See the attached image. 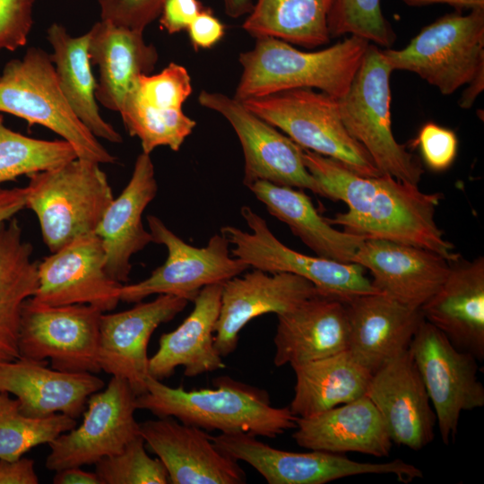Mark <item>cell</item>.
Listing matches in <instances>:
<instances>
[{
	"label": "cell",
	"mask_w": 484,
	"mask_h": 484,
	"mask_svg": "<svg viewBox=\"0 0 484 484\" xmlns=\"http://www.w3.org/2000/svg\"><path fill=\"white\" fill-rule=\"evenodd\" d=\"M303 160L317 181L322 196L341 201L345 212L325 218L329 224L365 238H382L459 259L454 246L444 238L435 220L441 193H424L418 186L391 175L361 176L341 162L303 149Z\"/></svg>",
	"instance_id": "obj_1"
},
{
	"label": "cell",
	"mask_w": 484,
	"mask_h": 484,
	"mask_svg": "<svg viewBox=\"0 0 484 484\" xmlns=\"http://www.w3.org/2000/svg\"><path fill=\"white\" fill-rule=\"evenodd\" d=\"M212 384L213 389L186 391L149 376L146 392L136 396V409L220 433L245 432L274 438L296 428L298 417L289 407L272 406L264 390L229 376L217 377Z\"/></svg>",
	"instance_id": "obj_2"
},
{
	"label": "cell",
	"mask_w": 484,
	"mask_h": 484,
	"mask_svg": "<svg viewBox=\"0 0 484 484\" xmlns=\"http://www.w3.org/2000/svg\"><path fill=\"white\" fill-rule=\"evenodd\" d=\"M255 39L251 49L239 55L242 73L234 94L239 101L297 88L316 89L339 99L349 90L370 44L349 36L307 52L275 38Z\"/></svg>",
	"instance_id": "obj_3"
},
{
	"label": "cell",
	"mask_w": 484,
	"mask_h": 484,
	"mask_svg": "<svg viewBox=\"0 0 484 484\" xmlns=\"http://www.w3.org/2000/svg\"><path fill=\"white\" fill-rule=\"evenodd\" d=\"M28 177L26 208L37 216L51 253L95 233L114 199L107 175L88 160L76 158Z\"/></svg>",
	"instance_id": "obj_4"
},
{
	"label": "cell",
	"mask_w": 484,
	"mask_h": 484,
	"mask_svg": "<svg viewBox=\"0 0 484 484\" xmlns=\"http://www.w3.org/2000/svg\"><path fill=\"white\" fill-rule=\"evenodd\" d=\"M0 112L39 125L70 143L77 157L99 164L117 158L80 121L65 98L50 55L31 47L10 60L0 75Z\"/></svg>",
	"instance_id": "obj_5"
},
{
	"label": "cell",
	"mask_w": 484,
	"mask_h": 484,
	"mask_svg": "<svg viewBox=\"0 0 484 484\" xmlns=\"http://www.w3.org/2000/svg\"><path fill=\"white\" fill-rule=\"evenodd\" d=\"M382 48L370 43L347 92L338 99L342 122L382 174L418 186L424 173L418 157L392 131L390 77Z\"/></svg>",
	"instance_id": "obj_6"
},
{
	"label": "cell",
	"mask_w": 484,
	"mask_h": 484,
	"mask_svg": "<svg viewBox=\"0 0 484 484\" xmlns=\"http://www.w3.org/2000/svg\"><path fill=\"white\" fill-rule=\"evenodd\" d=\"M382 52L393 71L414 73L450 95L484 73V9L446 13L403 48Z\"/></svg>",
	"instance_id": "obj_7"
},
{
	"label": "cell",
	"mask_w": 484,
	"mask_h": 484,
	"mask_svg": "<svg viewBox=\"0 0 484 484\" xmlns=\"http://www.w3.org/2000/svg\"><path fill=\"white\" fill-rule=\"evenodd\" d=\"M241 102L301 148L336 160L361 176L382 175L346 129L336 98L315 89L297 88Z\"/></svg>",
	"instance_id": "obj_8"
},
{
	"label": "cell",
	"mask_w": 484,
	"mask_h": 484,
	"mask_svg": "<svg viewBox=\"0 0 484 484\" xmlns=\"http://www.w3.org/2000/svg\"><path fill=\"white\" fill-rule=\"evenodd\" d=\"M240 213L251 232L228 225L220 233L233 246L232 255L251 268L298 275L311 281L321 295L344 303L360 295L379 293L361 265L297 252L281 242L251 207L242 206Z\"/></svg>",
	"instance_id": "obj_9"
},
{
	"label": "cell",
	"mask_w": 484,
	"mask_h": 484,
	"mask_svg": "<svg viewBox=\"0 0 484 484\" xmlns=\"http://www.w3.org/2000/svg\"><path fill=\"white\" fill-rule=\"evenodd\" d=\"M147 222L153 243L166 247L167 259L146 279L123 284L120 301L138 303L160 294L193 301L205 286L223 284L251 268L232 255L230 244L221 233L212 235L205 246L196 247L180 238L157 216L148 215Z\"/></svg>",
	"instance_id": "obj_10"
},
{
	"label": "cell",
	"mask_w": 484,
	"mask_h": 484,
	"mask_svg": "<svg viewBox=\"0 0 484 484\" xmlns=\"http://www.w3.org/2000/svg\"><path fill=\"white\" fill-rule=\"evenodd\" d=\"M226 455L255 469L269 484H324L362 474H393L407 483L420 471L402 459L386 462H360L342 454L310 450L307 453L276 449L245 432L220 433L212 437Z\"/></svg>",
	"instance_id": "obj_11"
},
{
	"label": "cell",
	"mask_w": 484,
	"mask_h": 484,
	"mask_svg": "<svg viewBox=\"0 0 484 484\" xmlns=\"http://www.w3.org/2000/svg\"><path fill=\"white\" fill-rule=\"evenodd\" d=\"M100 309L84 304L46 306L30 298L23 305L20 357L49 359L51 367L73 373L101 371L99 360Z\"/></svg>",
	"instance_id": "obj_12"
},
{
	"label": "cell",
	"mask_w": 484,
	"mask_h": 484,
	"mask_svg": "<svg viewBox=\"0 0 484 484\" xmlns=\"http://www.w3.org/2000/svg\"><path fill=\"white\" fill-rule=\"evenodd\" d=\"M409 350L435 411L442 441L448 445L455 437L462 412L484 406L477 359L457 349L424 319Z\"/></svg>",
	"instance_id": "obj_13"
},
{
	"label": "cell",
	"mask_w": 484,
	"mask_h": 484,
	"mask_svg": "<svg viewBox=\"0 0 484 484\" xmlns=\"http://www.w3.org/2000/svg\"><path fill=\"white\" fill-rule=\"evenodd\" d=\"M201 106L220 114L230 124L241 144L244 159L243 184L256 181L309 190L322 196V190L303 160V148L234 97L202 91Z\"/></svg>",
	"instance_id": "obj_14"
},
{
	"label": "cell",
	"mask_w": 484,
	"mask_h": 484,
	"mask_svg": "<svg viewBox=\"0 0 484 484\" xmlns=\"http://www.w3.org/2000/svg\"><path fill=\"white\" fill-rule=\"evenodd\" d=\"M136 394L123 378L111 376L104 390L87 400L79 426L56 436L48 445L45 466L50 471L95 464L121 452L140 436L134 417Z\"/></svg>",
	"instance_id": "obj_15"
},
{
	"label": "cell",
	"mask_w": 484,
	"mask_h": 484,
	"mask_svg": "<svg viewBox=\"0 0 484 484\" xmlns=\"http://www.w3.org/2000/svg\"><path fill=\"white\" fill-rule=\"evenodd\" d=\"M192 91L188 71L174 62L156 74L138 77L120 115L129 134L140 140L143 152L151 154L160 146L179 151L196 125L182 109Z\"/></svg>",
	"instance_id": "obj_16"
},
{
	"label": "cell",
	"mask_w": 484,
	"mask_h": 484,
	"mask_svg": "<svg viewBox=\"0 0 484 484\" xmlns=\"http://www.w3.org/2000/svg\"><path fill=\"white\" fill-rule=\"evenodd\" d=\"M105 264L99 236L80 237L38 263V287L30 298L46 306L84 304L111 311L123 284L108 275Z\"/></svg>",
	"instance_id": "obj_17"
},
{
	"label": "cell",
	"mask_w": 484,
	"mask_h": 484,
	"mask_svg": "<svg viewBox=\"0 0 484 484\" xmlns=\"http://www.w3.org/2000/svg\"><path fill=\"white\" fill-rule=\"evenodd\" d=\"M187 303L183 298L160 294L127 310L103 313L98 354L100 369L127 381L136 396L145 393L150 339L160 324L173 320Z\"/></svg>",
	"instance_id": "obj_18"
},
{
	"label": "cell",
	"mask_w": 484,
	"mask_h": 484,
	"mask_svg": "<svg viewBox=\"0 0 484 484\" xmlns=\"http://www.w3.org/2000/svg\"><path fill=\"white\" fill-rule=\"evenodd\" d=\"M321 295L308 280L289 272L254 269L222 284L214 346L223 358L235 351L238 334L255 317L288 312L303 301Z\"/></svg>",
	"instance_id": "obj_19"
},
{
	"label": "cell",
	"mask_w": 484,
	"mask_h": 484,
	"mask_svg": "<svg viewBox=\"0 0 484 484\" xmlns=\"http://www.w3.org/2000/svg\"><path fill=\"white\" fill-rule=\"evenodd\" d=\"M145 445L165 466L171 484H244L237 460L220 452L211 435L173 417L140 423Z\"/></svg>",
	"instance_id": "obj_20"
},
{
	"label": "cell",
	"mask_w": 484,
	"mask_h": 484,
	"mask_svg": "<svg viewBox=\"0 0 484 484\" xmlns=\"http://www.w3.org/2000/svg\"><path fill=\"white\" fill-rule=\"evenodd\" d=\"M366 395L393 443L418 451L433 440L436 414L410 350L373 374Z\"/></svg>",
	"instance_id": "obj_21"
},
{
	"label": "cell",
	"mask_w": 484,
	"mask_h": 484,
	"mask_svg": "<svg viewBox=\"0 0 484 484\" xmlns=\"http://www.w3.org/2000/svg\"><path fill=\"white\" fill-rule=\"evenodd\" d=\"M351 263L371 273L379 292L416 308L438 290L451 265L431 250L382 238H365Z\"/></svg>",
	"instance_id": "obj_22"
},
{
	"label": "cell",
	"mask_w": 484,
	"mask_h": 484,
	"mask_svg": "<svg viewBox=\"0 0 484 484\" xmlns=\"http://www.w3.org/2000/svg\"><path fill=\"white\" fill-rule=\"evenodd\" d=\"M351 355L372 374L409 350L423 316L384 293L360 295L345 303Z\"/></svg>",
	"instance_id": "obj_23"
},
{
	"label": "cell",
	"mask_w": 484,
	"mask_h": 484,
	"mask_svg": "<svg viewBox=\"0 0 484 484\" xmlns=\"http://www.w3.org/2000/svg\"><path fill=\"white\" fill-rule=\"evenodd\" d=\"M104 385L96 374L57 370L48 367L47 360L20 357L0 362V391L13 394L30 417L65 414L77 419L89 397Z\"/></svg>",
	"instance_id": "obj_24"
},
{
	"label": "cell",
	"mask_w": 484,
	"mask_h": 484,
	"mask_svg": "<svg viewBox=\"0 0 484 484\" xmlns=\"http://www.w3.org/2000/svg\"><path fill=\"white\" fill-rule=\"evenodd\" d=\"M158 184L150 154L142 151L134 162L130 180L107 208L95 234L105 252V268L115 281H129L131 258L153 243L143 223V214L156 197Z\"/></svg>",
	"instance_id": "obj_25"
},
{
	"label": "cell",
	"mask_w": 484,
	"mask_h": 484,
	"mask_svg": "<svg viewBox=\"0 0 484 484\" xmlns=\"http://www.w3.org/2000/svg\"><path fill=\"white\" fill-rule=\"evenodd\" d=\"M461 258V257H460ZM450 262L438 290L420 307L425 321L451 343L477 359H484V257Z\"/></svg>",
	"instance_id": "obj_26"
},
{
	"label": "cell",
	"mask_w": 484,
	"mask_h": 484,
	"mask_svg": "<svg viewBox=\"0 0 484 484\" xmlns=\"http://www.w3.org/2000/svg\"><path fill=\"white\" fill-rule=\"evenodd\" d=\"M273 342V363L278 367L287 364L293 367L348 350L345 303L317 295L277 315Z\"/></svg>",
	"instance_id": "obj_27"
},
{
	"label": "cell",
	"mask_w": 484,
	"mask_h": 484,
	"mask_svg": "<svg viewBox=\"0 0 484 484\" xmlns=\"http://www.w3.org/2000/svg\"><path fill=\"white\" fill-rule=\"evenodd\" d=\"M295 429L293 439L308 450L386 457L393 445L379 411L367 395L298 418Z\"/></svg>",
	"instance_id": "obj_28"
},
{
	"label": "cell",
	"mask_w": 484,
	"mask_h": 484,
	"mask_svg": "<svg viewBox=\"0 0 484 484\" xmlns=\"http://www.w3.org/2000/svg\"><path fill=\"white\" fill-rule=\"evenodd\" d=\"M221 292V283L205 286L199 291L188 316L174 331L160 336L158 350L149 358V376L162 380L182 367L184 375L192 377L225 367L214 346Z\"/></svg>",
	"instance_id": "obj_29"
},
{
	"label": "cell",
	"mask_w": 484,
	"mask_h": 484,
	"mask_svg": "<svg viewBox=\"0 0 484 484\" xmlns=\"http://www.w3.org/2000/svg\"><path fill=\"white\" fill-rule=\"evenodd\" d=\"M88 34L89 56L99 72L95 98L105 108L120 113L138 77L155 68L158 51L145 42L143 32L104 20Z\"/></svg>",
	"instance_id": "obj_30"
},
{
	"label": "cell",
	"mask_w": 484,
	"mask_h": 484,
	"mask_svg": "<svg viewBox=\"0 0 484 484\" xmlns=\"http://www.w3.org/2000/svg\"><path fill=\"white\" fill-rule=\"evenodd\" d=\"M247 188L272 216L285 223L317 256L351 263L365 239L333 228L301 189L266 181H256Z\"/></svg>",
	"instance_id": "obj_31"
},
{
	"label": "cell",
	"mask_w": 484,
	"mask_h": 484,
	"mask_svg": "<svg viewBox=\"0 0 484 484\" xmlns=\"http://www.w3.org/2000/svg\"><path fill=\"white\" fill-rule=\"evenodd\" d=\"M15 217L0 223V362L20 358L22 308L38 287V263Z\"/></svg>",
	"instance_id": "obj_32"
},
{
	"label": "cell",
	"mask_w": 484,
	"mask_h": 484,
	"mask_svg": "<svg viewBox=\"0 0 484 484\" xmlns=\"http://www.w3.org/2000/svg\"><path fill=\"white\" fill-rule=\"evenodd\" d=\"M291 367L296 384L289 408L298 418L313 416L366 395L373 376L348 350Z\"/></svg>",
	"instance_id": "obj_33"
},
{
	"label": "cell",
	"mask_w": 484,
	"mask_h": 484,
	"mask_svg": "<svg viewBox=\"0 0 484 484\" xmlns=\"http://www.w3.org/2000/svg\"><path fill=\"white\" fill-rule=\"evenodd\" d=\"M50 55L61 91L80 121L97 137L113 143L123 142L121 134L99 114L95 90L97 82L88 53V32L71 36L65 28L53 23L47 30Z\"/></svg>",
	"instance_id": "obj_34"
},
{
	"label": "cell",
	"mask_w": 484,
	"mask_h": 484,
	"mask_svg": "<svg viewBox=\"0 0 484 484\" xmlns=\"http://www.w3.org/2000/svg\"><path fill=\"white\" fill-rule=\"evenodd\" d=\"M334 0H256L242 29L252 37H271L291 45L329 43L328 15Z\"/></svg>",
	"instance_id": "obj_35"
},
{
	"label": "cell",
	"mask_w": 484,
	"mask_h": 484,
	"mask_svg": "<svg viewBox=\"0 0 484 484\" xmlns=\"http://www.w3.org/2000/svg\"><path fill=\"white\" fill-rule=\"evenodd\" d=\"M77 425L76 419L65 414L45 418L25 415L16 398L0 391V459L17 460L30 449L49 445L60 434Z\"/></svg>",
	"instance_id": "obj_36"
},
{
	"label": "cell",
	"mask_w": 484,
	"mask_h": 484,
	"mask_svg": "<svg viewBox=\"0 0 484 484\" xmlns=\"http://www.w3.org/2000/svg\"><path fill=\"white\" fill-rule=\"evenodd\" d=\"M78 158L67 141L41 140L13 131L0 115V185L56 168Z\"/></svg>",
	"instance_id": "obj_37"
},
{
	"label": "cell",
	"mask_w": 484,
	"mask_h": 484,
	"mask_svg": "<svg viewBox=\"0 0 484 484\" xmlns=\"http://www.w3.org/2000/svg\"><path fill=\"white\" fill-rule=\"evenodd\" d=\"M328 30L331 39L355 36L385 48L396 39L382 12L381 0H334L328 15Z\"/></svg>",
	"instance_id": "obj_38"
},
{
	"label": "cell",
	"mask_w": 484,
	"mask_h": 484,
	"mask_svg": "<svg viewBox=\"0 0 484 484\" xmlns=\"http://www.w3.org/2000/svg\"><path fill=\"white\" fill-rule=\"evenodd\" d=\"M95 473L100 484H167L168 471L157 458L149 456L140 435L125 448L95 463Z\"/></svg>",
	"instance_id": "obj_39"
},
{
	"label": "cell",
	"mask_w": 484,
	"mask_h": 484,
	"mask_svg": "<svg viewBox=\"0 0 484 484\" xmlns=\"http://www.w3.org/2000/svg\"><path fill=\"white\" fill-rule=\"evenodd\" d=\"M413 144L419 147L425 164L438 172L451 167L458 151L455 133L433 122L421 126Z\"/></svg>",
	"instance_id": "obj_40"
},
{
	"label": "cell",
	"mask_w": 484,
	"mask_h": 484,
	"mask_svg": "<svg viewBox=\"0 0 484 484\" xmlns=\"http://www.w3.org/2000/svg\"><path fill=\"white\" fill-rule=\"evenodd\" d=\"M101 20L143 32L157 19L166 0H97Z\"/></svg>",
	"instance_id": "obj_41"
},
{
	"label": "cell",
	"mask_w": 484,
	"mask_h": 484,
	"mask_svg": "<svg viewBox=\"0 0 484 484\" xmlns=\"http://www.w3.org/2000/svg\"><path fill=\"white\" fill-rule=\"evenodd\" d=\"M35 0H0V50L14 51L27 44L33 24Z\"/></svg>",
	"instance_id": "obj_42"
},
{
	"label": "cell",
	"mask_w": 484,
	"mask_h": 484,
	"mask_svg": "<svg viewBox=\"0 0 484 484\" xmlns=\"http://www.w3.org/2000/svg\"><path fill=\"white\" fill-rule=\"evenodd\" d=\"M186 30L196 51L214 47L225 34L224 24L209 9H203Z\"/></svg>",
	"instance_id": "obj_43"
},
{
	"label": "cell",
	"mask_w": 484,
	"mask_h": 484,
	"mask_svg": "<svg viewBox=\"0 0 484 484\" xmlns=\"http://www.w3.org/2000/svg\"><path fill=\"white\" fill-rule=\"evenodd\" d=\"M198 0H166L160 14V23L168 33L186 30L203 10Z\"/></svg>",
	"instance_id": "obj_44"
},
{
	"label": "cell",
	"mask_w": 484,
	"mask_h": 484,
	"mask_svg": "<svg viewBox=\"0 0 484 484\" xmlns=\"http://www.w3.org/2000/svg\"><path fill=\"white\" fill-rule=\"evenodd\" d=\"M39 477L32 459L21 457L8 461L0 459V484H38Z\"/></svg>",
	"instance_id": "obj_45"
},
{
	"label": "cell",
	"mask_w": 484,
	"mask_h": 484,
	"mask_svg": "<svg viewBox=\"0 0 484 484\" xmlns=\"http://www.w3.org/2000/svg\"><path fill=\"white\" fill-rule=\"evenodd\" d=\"M26 208L25 187H0V223Z\"/></svg>",
	"instance_id": "obj_46"
},
{
	"label": "cell",
	"mask_w": 484,
	"mask_h": 484,
	"mask_svg": "<svg viewBox=\"0 0 484 484\" xmlns=\"http://www.w3.org/2000/svg\"><path fill=\"white\" fill-rule=\"evenodd\" d=\"M55 472L54 484H100L95 472L84 471L80 466L68 467Z\"/></svg>",
	"instance_id": "obj_47"
},
{
	"label": "cell",
	"mask_w": 484,
	"mask_h": 484,
	"mask_svg": "<svg viewBox=\"0 0 484 484\" xmlns=\"http://www.w3.org/2000/svg\"><path fill=\"white\" fill-rule=\"evenodd\" d=\"M406 5L421 7L432 4H448L457 11L484 9V0H402Z\"/></svg>",
	"instance_id": "obj_48"
},
{
	"label": "cell",
	"mask_w": 484,
	"mask_h": 484,
	"mask_svg": "<svg viewBox=\"0 0 484 484\" xmlns=\"http://www.w3.org/2000/svg\"><path fill=\"white\" fill-rule=\"evenodd\" d=\"M484 87V73L479 74L469 84L462 98L459 100V106L462 108H469L472 106L476 98L482 91Z\"/></svg>",
	"instance_id": "obj_49"
},
{
	"label": "cell",
	"mask_w": 484,
	"mask_h": 484,
	"mask_svg": "<svg viewBox=\"0 0 484 484\" xmlns=\"http://www.w3.org/2000/svg\"><path fill=\"white\" fill-rule=\"evenodd\" d=\"M225 13L230 18L238 19L246 16L254 6L253 0H221Z\"/></svg>",
	"instance_id": "obj_50"
}]
</instances>
